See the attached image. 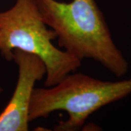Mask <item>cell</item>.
Wrapping results in <instances>:
<instances>
[{"mask_svg": "<svg viewBox=\"0 0 131 131\" xmlns=\"http://www.w3.org/2000/svg\"><path fill=\"white\" fill-rule=\"evenodd\" d=\"M35 1L42 20L67 53L81 61H96L117 77L127 73L128 62L114 42L95 0Z\"/></svg>", "mask_w": 131, "mask_h": 131, "instance_id": "6da1fadb", "label": "cell"}, {"mask_svg": "<svg viewBox=\"0 0 131 131\" xmlns=\"http://www.w3.org/2000/svg\"><path fill=\"white\" fill-rule=\"evenodd\" d=\"M131 93V79L103 81L82 73L71 72L51 87L35 88L28 111V120L47 118L64 111L68 119L60 121L54 130H79L88 117L109 103Z\"/></svg>", "mask_w": 131, "mask_h": 131, "instance_id": "7a4b0ae2", "label": "cell"}, {"mask_svg": "<svg viewBox=\"0 0 131 131\" xmlns=\"http://www.w3.org/2000/svg\"><path fill=\"white\" fill-rule=\"evenodd\" d=\"M56 37L42 20L35 0H16L11 8L0 12V54L9 61L15 50L39 57L46 66L45 87L58 83L82 65L52 44Z\"/></svg>", "mask_w": 131, "mask_h": 131, "instance_id": "3957f363", "label": "cell"}, {"mask_svg": "<svg viewBox=\"0 0 131 131\" xmlns=\"http://www.w3.org/2000/svg\"><path fill=\"white\" fill-rule=\"evenodd\" d=\"M13 61L18 66V77L13 94L0 114V131H27L33 91L46 74V66L38 56L20 50L13 51Z\"/></svg>", "mask_w": 131, "mask_h": 131, "instance_id": "277c9868", "label": "cell"}, {"mask_svg": "<svg viewBox=\"0 0 131 131\" xmlns=\"http://www.w3.org/2000/svg\"><path fill=\"white\" fill-rule=\"evenodd\" d=\"M3 91H4V89H3V88L0 86V94L2 93H3Z\"/></svg>", "mask_w": 131, "mask_h": 131, "instance_id": "5b68a950", "label": "cell"}]
</instances>
